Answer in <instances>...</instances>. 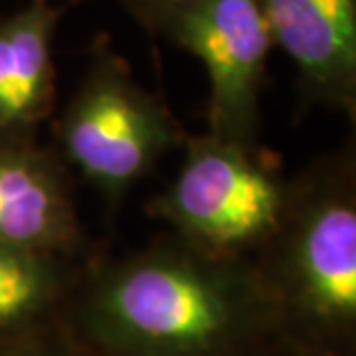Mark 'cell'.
<instances>
[{
  "label": "cell",
  "instance_id": "obj_1",
  "mask_svg": "<svg viewBox=\"0 0 356 356\" xmlns=\"http://www.w3.org/2000/svg\"><path fill=\"white\" fill-rule=\"evenodd\" d=\"M67 324L90 356H268L284 345L254 259L162 234L83 270Z\"/></svg>",
  "mask_w": 356,
  "mask_h": 356
},
{
  "label": "cell",
  "instance_id": "obj_2",
  "mask_svg": "<svg viewBox=\"0 0 356 356\" xmlns=\"http://www.w3.org/2000/svg\"><path fill=\"white\" fill-rule=\"evenodd\" d=\"M254 264L284 345L303 356H356L354 139L291 176L284 216Z\"/></svg>",
  "mask_w": 356,
  "mask_h": 356
},
{
  "label": "cell",
  "instance_id": "obj_3",
  "mask_svg": "<svg viewBox=\"0 0 356 356\" xmlns=\"http://www.w3.org/2000/svg\"><path fill=\"white\" fill-rule=\"evenodd\" d=\"M176 176L148 213L185 243L218 257L254 259L284 216L291 178L259 146L188 134Z\"/></svg>",
  "mask_w": 356,
  "mask_h": 356
},
{
  "label": "cell",
  "instance_id": "obj_4",
  "mask_svg": "<svg viewBox=\"0 0 356 356\" xmlns=\"http://www.w3.org/2000/svg\"><path fill=\"white\" fill-rule=\"evenodd\" d=\"M54 151L70 172L118 204L188 132L169 106L146 90L125 58L99 38L74 95L54 125Z\"/></svg>",
  "mask_w": 356,
  "mask_h": 356
},
{
  "label": "cell",
  "instance_id": "obj_5",
  "mask_svg": "<svg viewBox=\"0 0 356 356\" xmlns=\"http://www.w3.org/2000/svg\"><path fill=\"white\" fill-rule=\"evenodd\" d=\"M155 35L185 49L209 76L206 132L259 141L261 95L273 54L261 0H183Z\"/></svg>",
  "mask_w": 356,
  "mask_h": 356
},
{
  "label": "cell",
  "instance_id": "obj_6",
  "mask_svg": "<svg viewBox=\"0 0 356 356\" xmlns=\"http://www.w3.org/2000/svg\"><path fill=\"white\" fill-rule=\"evenodd\" d=\"M273 47L294 63L305 109L356 118V0H261Z\"/></svg>",
  "mask_w": 356,
  "mask_h": 356
},
{
  "label": "cell",
  "instance_id": "obj_7",
  "mask_svg": "<svg viewBox=\"0 0 356 356\" xmlns=\"http://www.w3.org/2000/svg\"><path fill=\"white\" fill-rule=\"evenodd\" d=\"M0 245L88 254L72 172L54 146L0 139Z\"/></svg>",
  "mask_w": 356,
  "mask_h": 356
},
{
  "label": "cell",
  "instance_id": "obj_8",
  "mask_svg": "<svg viewBox=\"0 0 356 356\" xmlns=\"http://www.w3.org/2000/svg\"><path fill=\"white\" fill-rule=\"evenodd\" d=\"M67 5L28 0L0 19V139H38L56 109L54 42Z\"/></svg>",
  "mask_w": 356,
  "mask_h": 356
},
{
  "label": "cell",
  "instance_id": "obj_9",
  "mask_svg": "<svg viewBox=\"0 0 356 356\" xmlns=\"http://www.w3.org/2000/svg\"><path fill=\"white\" fill-rule=\"evenodd\" d=\"M90 254L0 245V336L63 322Z\"/></svg>",
  "mask_w": 356,
  "mask_h": 356
},
{
  "label": "cell",
  "instance_id": "obj_10",
  "mask_svg": "<svg viewBox=\"0 0 356 356\" xmlns=\"http://www.w3.org/2000/svg\"><path fill=\"white\" fill-rule=\"evenodd\" d=\"M0 356H90L67 319L0 336Z\"/></svg>",
  "mask_w": 356,
  "mask_h": 356
},
{
  "label": "cell",
  "instance_id": "obj_11",
  "mask_svg": "<svg viewBox=\"0 0 356 356\" xmlns=\"http://www.w3.org/2000/svg\"><path fill=\"white\" fill-rule=\"evenodd\" d=\"M120 7L127 10L148 33L155 35L162 19L174 10L176 5H181L183 0H118Z\"/></svg>",
  "mask_w": 356,
  "mask_h": 356
},
{
  "label": "cell",
  "instance_id": "obj_12",
  "mask_svg": "<svg viewBox=\"0 0 356 356\" xmlns=\"http://www.w3.org/2000/svg\"><path fill=\"white\" fill-rule=\"evenodd\" d=\"M268 356H303V354H298V352H294V350H291V347L282 345L280 350H275L273 354H268Z\"/></svg>",
  "mask_w": 356,
  "mask_h": 356
}]
</instances>
